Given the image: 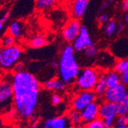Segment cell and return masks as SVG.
<instances>
[{
    "label": "cell",
    "mask_w": 128,
    "mask_h": 128,
    "mask_svg": "<svg viewBox=\"0 0 128 128\" xmlns=\"http://www.w3.org/2000/svg\"><path fill=\"white\" fill-rule=\"evenodd\" d=\"M29 128H38V122L37 123H32Z\"/></svg>",
    "instance_id": "obj_39"
},
{
    "label": "cell",
    "mask_w": 128,
    "mask_h": 128,
    "mask_svg": "<svg viewBox=\"0 0 128 128\" xmlns=\"http://www.w3.org/2000/svg\"><path fill=\"white\" fill-rule=\"evenodd\" d=\"M127 96L128 87L120 83L113 88H108L104 98L108 102L114 103L118 104Z\"/></svg>",
    "instance_id": "obj_9"
},
{
    "label": "cell",
    "mask_w": 128,
    "mask_h": 128,
    "mask_svg": "<svg viewBox=\"0 0 128 128\" xmlns=\"http://www.w3.org/2000/svg\"><path fill=\"white\" fill-rule=\"evenodd\" d=\"M44 89L52 91H62L65 90L67 84L60 78H52L46 80L43 84Z\"/></svg>",
    "instance_id": "obj_13"
},
{
    "label": "cell",
    "mask_w": 128,
    "mask_h": 128,
    "mask_svg": "<svg viewBox=\"0 0 128 128\" xmlns=\"http://www.w3.org/2000/svg\"><path fill=\"white\" fill-rule=\"evenodd\" d=\"M68 118L71 122L72 125L74 126V128H84L82 126V119H81L80 112L74 109L71 110L68 114Z\"/></svg>",
    "instance_id": "obj_21"
},
{
    "label": "cell",
    "mask_w": 128,
    "mask_h": 128,
    "mask_svg": "<svg viewBox=\"0 0 128 128\" xmlns=\"http://www.w3.org/2000/svg\"><path fill=\"white\" fill-rule=\"evenodd\" d=\"M16 128H18V127H16Z\"/></svg>",
    "instance_id": "obj_46"
},
{
    "label": "cell",
    "mask_w": 128,
    "mask_h": 128,
    "mask_svg": "<svg viewBox=\"0 0 128 128\" xmlns=\"http://www.w3.org/2000/svg\"><path fill=\"white\" fill-rule=\"evenodd\" d=\"M0 11H1V8H0Z\"/></svg>",
    "instance_id": "obj_45"
},
{
    "label": "cell",
    "mask_w": 128,
    "mask_h": 128,
    "mask_svg": "<svg viewBox=\"0 0 128 128\" xmlns=\"http://www.w3.org/2000/svg\"><path fill=\"white\" fill-rule=\"evenodd\" d=\"M43 128H52V127H50V126H47V125H44V126H43Z\"/></svg>",
    "instance_id": "obj_41"
},
{
    "label": "cell",
    "mask_w": 128,
    "mask_h": 128,
    "mask_svg": "<svg viewBox=\"0 0 128 128\" xmlns=\"http://www.w3.org/2000/svg\"><path fill=\"white\" fill-rule=\"evenodd\" d=\"M110 19H111L110 15L108 12H102L100 13V15L98 16V17L97 18L98 24L102 26L106 25Z\"/></svg>",
    "instance_id": "obj_29"
},
{
    "label": "cell",
    "mask_w": 128,
    "mask_h": 128,
    "mask_svg": "<svg viewBox=\"0 0 128 128\" xmlns=\"http://www.w3.org/2000/svg\"><path fill=\"white\" fill-rule=\"evenodd\" d=\"M12 109H14V96L11 77L0 79V114H6Z\"/></svg>",
    "instance_id": "obj_4"
},
{
    "label": "cell",
    "mask_w": 128,
    "mask_h": 128,
    "mask_svg": "<svg viewBox=\"0 0 128 128\" xmlns=\"http://www.w3.org/2000/svg\"><path fill=\"white\" fill-rule=\"evenodd\" d=\"M126 116H127V117H128V113H127V114H126Z\"/></svg>",
    "instance_id": "obj_43"
},
{
    "label": "cell",
    "mask_w": 128,
    "mask_h": 128,
    "mask_svg": "<svg viewBox=\"0 0 128 128\" xmlns=\"http://www.w3.org/2000/svg\"><path fill=\"white\" fill-rule=\"evenodd\" d=\"M15 43H16V38L8 33L4 34L1 41H0V44H1V46L2 48L11 47V46L15 45Z\"/></svg>",
    "instance_id": "obj_26"
},
{
    "label": "cell",
    "mask_w": 128,
    "mask_h": 128,
    "mask_svg": "<svg viewBox=\"0 0 128 128\" xmlns=\"http://www.w3.org/2000/svg\"><path fill=\"white\" fill-rule=\"evenodd\" d=\"M99 109L100 104L96 100L88 104L84 110L80 111L82 121L88 124L99 118Z\"/></svg>",
    "instance_id": "obj_12"
},
{
    "label": "cell",
    "mask_w": 128,
    "mask_h": 128,
    "mask_svg": "<svg viewBox=\"0 0 128 128\" xmlns=\"http://www.w3.org/2000/svg\"><path fill=\"white\" fill-rule=\"evenodd\" d=\"M22 55V49L18 45L0 48V68L3 70L14 69Z\"/></svg>",
    "instance_id": "obj_5"
},
{
    "label": "cell",
    "mask_w": 128,
    "mask_h": 128,
    "mask_svg": "<svg viewBox=\"0 0 128 128\" xmlns=\"http://www.w3.org/2000/svg\"><path fill=\"white\" fill-rule=\"evenodd\" d=\"M90 4V0H72L70 10L73 18L80 20L87 12Z\"/></svg>",
    "instance_id": "obj_11"
},
{
    "label": "cell",
    "mask_w": 128,
    "mask_h": 128,
    "mask_svg": "<svg viewBox=\"0 0 128 128\" xmlns=\"http://www.w3.org/2000/svg\"><path fill=\"white\" fill-rule=\"evenodd\" d=\"M118 116V104L110 102H104L100 105L99 118H100L107 128H112Z\"/></svg>",
    "instance_id": "obj_6"
},
{
    "label": "cell",
    "mask_w": 128,
    "mask_h": 128,
    "mask_svg": "<svg viewBox=\"0 0 128 128\" xmlns=\"http://www.w3.org/2000/svg\"><path fill=\"white\" fill-rule=\"evenodd\" d=\"M118 115H126L128 113V96L126 97L122 101L118 104Z\"/></svg>",
    "instance_id": "obj_27"
},
{
    "label": "cell",
    "mask_w": 128,
    "mask_h": 128,
    "mask_svg": "<svg viewBox=\"0 0 128 128\" xmlns=\"http://www.w3.org/2000/svg\"><path fill=\"white\" fill-rule=\"evenodd\" d=\"M80 53L82 54L83 58L84 60L88 62H93V61H96L97 58L99 54V51L96 46L94 44H93L90 46V47L87 48L86 49H84Z\"/></svg>",
    "instance_id": "obj_23"
},
{
    "label": "cell",
    "mask_w": 128,
    "mask_h": 128,
    "mask_svg": "<svg viewBox=\"0 0 128 128\" xmlns=\"http://www.w3.org/2000/svg\"><path fill=\"white\" fill-rule=\"evenodd\" d=\"M84 128H107L104 121L100 118H98L91 122L86 124Z\"/></svg>",
    "instance_id": "obj_28"
},
{
    "label": "cell",
    "mask_w": 128,
    "mask_h": 128,
    "mask_svg": "<svg viewBox=\"0 0 128 128\" xmlns=\"http://www.w3.org/2000/svg\"><path fill=\"white\" fill-rule=\"evenodd\" d=\"M82 25L79 19L72 18L67 22L62 31V36L64 41L67 43H72L80 32Z\"/></svg>",
    "instance_id": "obj_7"
},
{
    "label": "cell",
    "mask_w": 128,
    "mask_h": 128,
    "mask_svg": "<svg viewBox=\"0 0 128 128\" xmlns=\"http://www.w3.org/2000/svg\"><path fill=\"white\" fill-rule=\"evenodd\" d=\"M23 32H24V26L19 21L12 22L8 27V33L12 36H13L16 39L22 38Z\"/></svg>",
    "instance_id": "obj_17"
},
{
    "label": "cell",
    "mask_w": 128,
    "mask_h": 128,
    "mask_svg": "<svg viewBox=\"0 0 128 128\" xmlns=\"http://www.w3.org/2000/svg\"><path fill=\"white\" fill-rule=\"evenodd\" d=\"M113 128H128V126H122V125H117V124H114V126H113Z\"/></svg>",
    "instance_id": "obj_40"
},
{
    "label": "cell",
    "mask_w": 128,
    "mask_h": 128,
    "mask_svg": "<svg viewBox=\"0 0 128 128\" xmlns=\"http://www.w3.org/2000/svg\"><path fill=\"white\" fill-rule=\"evenodd\" d=\"M75 53L73 46L68 44L62 48L59 60L58 62V76L67 84L74 83L80 72Z\"/></svg>",
    "instance_id": "obj_2"
},
{
    "label": "cell",
    "mask_w": 128,
    "mask_h": 128,
    "mask_svg": "<svg viewBox=\"0 0 128 128\" xmlns=\"http://www.w3.org/2000/svg\"><path fill=\"white\" fill-rule=\"evenodd\" d=\"M114 70L120 74L128 71V58H120L115 62Z\"/></svg>",
    "instance_id": "obj_25"
},
{
    "label": "cell",
    "mask_w": 128,
    "mask_h": 128,
    "mask_svg": "<svg viewBox=\"0 0 128 128\" xmlns=\"http://www.w3.org/2000/svg\"><path fill=\"white\" fill-rule=\"evenodd\" d=\"M115 124L128 126V117L126 115H118V118H116Z\"/></svg>",
    "instance_id": "obj_30"
},
{
    "label": "cell",
    "mask_w": 128,
    "mask_h": 128,
    "mask_svg": "<svg viewBox=\"0 0 128 128\" xmlns=\"http://www.w3.org/2000/svg\"><path fill=\"white\" fill-rule=\"evenodd\" d=\"M104 74H105L108 88H113L120 84V75L114 70L108 71L104 73Z\"/></svg>",
    "instance_id": "obj_22"
},
{
    "label": "cell",
    "mask_w": 128,
    "mask_h": 128,
    "mask_svg": "<svg viewBox=\"0 0 128 128\" xmlns=\"http://www.w3.org/2000/svg\"><path fill=\"white\" fill-rule=\"evenodd\" d=\"M59 1H64V0H59Z\"/></svg>",
    "instance_id": "obj_44"
},
{
    "label": "cell",
    "mask_w": 128,
    "mask_h": 128,
    "mask_svg": "<svg viewBox=\"0 0 128 128\" xmlns=\"http://www.w3.org/2000/svg\"><path fill=\"white\" fill-rule=\"evenodd\" d=\"M94 44V42L86 26H82L80 32L76 39L72 43L76 52H82L84 49Z\"/></svg>",
    "instance_id": "obj_10"
},
{
    "label": "cell",
    "mask_w": 128,
    "mask_h": 128,
    "mask_svg": "<svg viewBox=\"0 0 128 128\" xmlns=\"http://www.w3.org/2000/svg\"><path fill=\"white\" fill-rule=\"evenodd\" d=\"M10 16H11V12H7L6 13H5L1 18H0V32L3 29L4 24L8 20V18H10Z\"/></svg>",
    "instance_id": "obj_32"
},
{
    "label": "cell",
    "mask_w": 128,
    "mask_h": 128,
    "mask_svg": "<svg viewBox=\"0 0 128 128\" xmlns=\"http://www.w3.org/2000/svg\"><path fill=\"white\" fill-rule=\"evenodd\" d=\"M58 0H36V6L39 11H47L54 6Z\"/></svg>",
    "instance_id": "obj_24"
},
{
    "label": "cell",
    "mask_w": 128,
    "mask_h": 128,
    "mask_svg": "<svg viewBox=\"0 0 128 128\" xmlns=\"http://www.w3.org/2000/svg\"><path fill=\"white\" fill-rule=\"evenodd\" d=\"M121 8L124 12H128V0H122Z\"/></svg>",
    "instance_id": "obj_36"
},
{
    "label": "cell",
    "mask_w": 128,
    "mask_h": 128,
    "mask_svg": "<svg viewBox=\"0 0 128 128\" xmlns=\"http://www.w3.org/2000/svg\"><path fill=\"white\" fill-rule=\"evenodd\" d=\"M108 89V86L107 84L105 74H104V73H101L100 77L94 89V91L95 93V94L97 95V97L102 98L105 95Z\"/></svg>",
    "instance_id": "obj_18"
},
{
    "label": "cell",
    "mask_w": 128,
    "mask_h": 128,
    "mask_svg": "<svg viewBox=\"0 0 128 128\" xmlns=\"http://www.w3.org/2000/svg\"><path fill=\"white\" fill-rule=\"evenodd\" d=\"M115 45V55L120 58H128V39L120 38L119 41L114 42Z\"/></svg>",
    "instance_id": "obj_16"
},
{
    "label": "cell",
    "mask_w": 128,
    "mask_h": 128,
    "mask_svg": "<svg viewBox=\"0 0 128 128\" xmlns=\"http://www.w3.org/2000/svg\"><path fill=\"white\" fill-rule=\"evenodd\" d=\"M100 72L96 68L86 67L80 70L75 84L80 90H94L100 77Z\"/></svg>",
    "instance_id": "obj_3"
},
{
    "label": "cell",
    "mask_w": 128,
    "mask_h": 128,
    "mask_svg": "<svg viewBox=\"0 0 128 128\" xmlns=\"http://www.w3.org/2000/svg\"><path fill=\"white\" fill-rule=\"evenodd\" d=\"M122 21L124 23L126 28H128V12H124V14L123 16Z\"/></svg>",
    "instance_id": "obj_37"
},
{
    "label": "cell",
    "mask_w": 128,
    "mask_h": 128,
    "mask_svg": "<svg viewBox=\"0 0 128 128\" xmlns=\"http://www.w3.org/2000/svg\"><path fill=\"white\" fill-rule=\"evenodd\" d=\"M48 39L43 34H37L32 37L28 42V44L32 48H41L48 44Z\"/></svg>",
    "instance_id": "obj_19"
},
{
    "label": "cell",
    "mask_w": 128,
    "mask_h": 128,
    "mask_svg": "<svg viewBox=\"0 0 128 128\" xmlns=\"http://www.w3.org/2000/svg\"><path fill=\"white\" fill-rule=\"evenodd\" d=\"M14 110L18 119L28 120L36 110L41 90L38 78L33 74L21 71L12 76Z\"/></svg>",
    "instance_id": "obj_1"
},
{
    "label": "cell",
    "mask_w": 128,
    "mask_h": 128,
    "mask_svg": "<svg viewBox=\"0 0 128 128\" xmlns=\"http://www.w3.org/2000/svg\"><path fill=\"white\" fill-rule=\"evenodd\" d=\"M114 2V0H102V2L99 8V12H105L108 8H110L113 3Z\"/></svg>",
    "instance_id": "obj_31"
},
{
    "label": "cell",
    "mask_w": 128,
    "mask_h": 128,
    "mask_svg": "<svg viewBox=\"0 0 128 128\" xmlns=\"http://www.w3.org/2000/svg\"><path fill=\"white\" fill-rule=\"evenodd\" d=\"M118 24V22L114 19H110L106 25L103 26L104 36L108 38H111L114 36H117Z\"/></svg>",
    "instance_id": "obj_20"
},
{
    "label": "cell",
    "mask_w": 128,
    "mask_h": 128,
    "mask_svg": "<svg viewBox=\"0 0 128 128\" xmlns=\"http://www.w3.org/2000/svg\"><path fill=\"white\" fill-rule=\"evenodd\" d=\"M0 128H2V125H1V122H0Z\"/></svg>",
    "instance_id": "obj_42"
},
{
    "label": "cell",
    "mask_w": 128,
    "mask_h": 128,
    "mask_svg": "<svg viewBox=\"0 0 128 128\" xmlns=\"http://www.w3.org/2000/svg\"><path fill=\"white\" fill-rule=\"evenodd\" d=\"M96 98H97V95L95 94L94 91L81 90L74 97L72 102V106L73 109L80 112L88 104L95 101Z\"/></svg>",
    "instance_id": "obj_8"
},
{
    "label": "cell",
    "mask_w": 128,
    "mask_h": 128,
    "mask_svg": "<svg viewBox=\"0 0 128 128\" xmlns=\"http://www.w3.org/2000/svg\"><path fill=\"white\" fill-rule=\"evenodd\" d=\"M38 116L33 114V115L32 116V117L30 118L29 120L31 121V123H37V122H38Z\"/></svg>",
    "instance_id": "obj_38"
},
{
    "label": "cell",
    "mask_w": 128,
    "mask_h": 128,
    "mask_svg": "<svg viewBox=\"0 0 128 128\" xmlns=\"http://www.w3.org/2000/svg\"><path fill=\"white\" fill-rule=\"evenodd\" d=\"M120 83L128 87V71L120 74Z\"/></svg>",
    "instance_id": "obj_35"
},
{
    "label": "cell",
    "mask_w": 128,
    "mask_h": 128,
    "mask_svg": "<svg viewBox=\"0 0 128 128\" xmlns=\"http://www.w3.org/2000/svg\"><path fill=\"white\" fill-rule=\"evenodd\" d=\"M126 29V26L124 25V23L123 22V21H120L118 22V32H117V36H120L121 34L124 33V32Z\"/></svg>",
    "instance_id": "obj_34"
},
{
    "label": "cell",
    "mask_w": 128,
    "mask_h": 128,
    "mask_svg": "<svg viewBox=\"0 0 128 128\" xmlns=\"http://www.w3.org/2000/svg\"><path fill=\"white\" fill-rule=\"evenodd\" d=\"M114 56V55H112L108 52H99V54L96 59L97 64H98L101 68H109L110 67L114 68L116 62Z\"/></svg>",
    "instance_id": "obj_14"
},
{
    "label": "cell",
    "mask_w": 128,
    "mask_h": 128,
    "mask_svg": "<svg viewBox=\"0 0 128 128\" xmlns=\"http://www.w3.org/2000/svg\"><path fill=\"white\" fill-rule=\"evenodd\" d=\"M62 101V98L58 94H54L52 96V103L53 105H59Z\"/></svg>",
    "instance_id": "obj_33"
},
{
    "label": "cell",
    "mask_w": 128,
    "mask_h": 128,
    "mask_svg": "<svg viewBox=\"0 0 128 128\" xmlns=\"http://www.w3.org/2000/svg\"><path fill=\"white\" fill-rule=\"evenodd\" d=\"M44 124L52 128H70L72 125L68 117L65 116H60V117L48 119L44 122Z\"/></svg>",
    "instance_id": "obj_15"
}]
</instances>
